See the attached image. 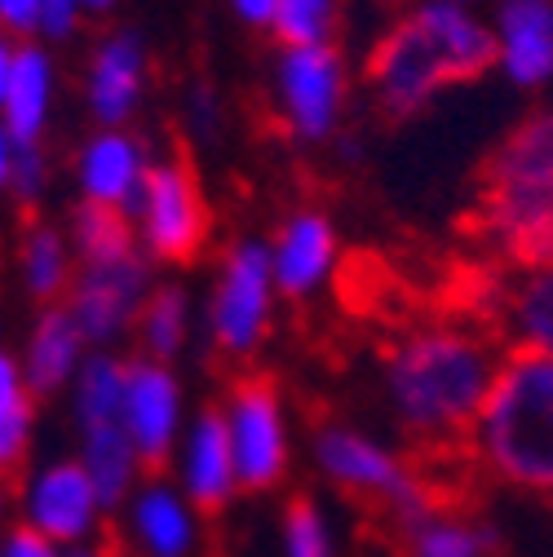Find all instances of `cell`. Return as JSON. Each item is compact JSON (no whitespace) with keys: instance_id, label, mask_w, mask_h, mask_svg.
I'll return each mask as SVG.
<instances>
[{"instance_id":"cell-10","label":"cell","mask_w":553,"mask_h":557,"mask_svg":"<svg viewBox=\"0 0 553 557\" xmlns=\"http://www.w3.org/2000/svg\"><path fill=\"white\" fill-rule=\"evenodd\" d=\"M147 301V261L143 252L81 261V274L72 278V319L85 332V341L107 345L115 341Z\"/></svg>"},{"instance_id":"cell-7","label":"cell","mask_w":553,"mask_h":557,"mask_svg":"<svg viewBox=\"0 0 553 557\" xmlns=\"http://www.w3.org/2000/svg\"><path fill=\"white\" fill-rule=\"evenodd\" d=\"M226 430L235 447V473L248 492H270L288 469L284 411L270 376H239L226 403Z\"/></svg>"},{"instance_id":"cell-41","label":"cell","mask_w":553,"mask_h":557,"mask_svg":"<svg viewBox=\"0 0 553 557\" xmlns=\"http://www.w3.org/2000/svg\"><path fill=\"white\" fill-rule=\"evenodd\" d=\"M452 5H474L478 10V0H452Z\"/></svg>"},{"instance_id":"cell-36","label":"cell","mask_w":553,"mask_h":557,"mask_svg":"<svg viewBox=\"0 0 553 557\" xmlns=\"http://www.w3.org/2000/svg\"><path fill=\"white\" fill-rule=\"evenodd\" d=\"M226 5H231V14H235L244 27H253V32H270L274 10H280V0H226Z\"/></svg>"},{"instance_id":"cell-30","label":"cell","mask_w":553,"mask_h":557,"mask_svg":"<svg viewBox=\"0 0 553 557\" xmlns=\"http://www.w3.org/2000/svg\"><path fill=\"white\" fill-rule=\"evenodd\" d=\"M284 548L288 557H336L332 544V527L319 513V505L310 496H293L284 509Z\"/></svg>"},{"instance_id":"cell-14","label":"cell","mask_w":553,"mask_h":557,"mask_svg":"<svg viewBox=\"0 0 553 557\" xmlns=\"http://www.w3.org/2000/svg\"><path fill=\"white\" fill-rule=\"evenodd\" d=\"M98 486L81 460H58L40 469L27 486V527L53 544H81L98 527Z\"/></svg>"},{"instance_id":"cell-3","label":"cell","mask_w":553,"mask_h":557,"mask_svg":"<svg viewBox=\"0 0 553 557\" xmlns=\"http://www.w3.org/2000/svg\"><path fill=\"white\" fill-rule=\"evenodd\" d=\"M469 451L478 469L531 496H553V355L509 345L482 398Z\"/></svg>"},{"instance_id":"cell-27","label":"cell","mask_w":553,"mask_h":557,"mask_svg":"<svg viewBox=\"0 0 553 557\" xmlns=\"http://www.w3.org/2000/svg\"><path fill=\"white\" fill-rule=\"evenodd\" d=\"M345 0H280L270 36L280 45H332Z\"/></svg>"},{"instance_id":"cell-19","label":"cell","mask_w":553,"mask_h":557,"mask_svg":"<svg viewBox=\"0 0 553 557\" xmlns=\"http://www.w3.org/2000/svg\"><path fill=\"white\" fill-rule=\"evenodd\" d=\"M492 332L523 350L553 355V265L518 270L492 297Z\"/></svg>"},{"instance_id":"cell-28","label":"cell","mask_w":553,"mask_h":557,"mask_svg":"<svg viewBox=\"0 0 553 557\" xmlns=\"http://www.w3.org/2000/svg\"><path fill=\"white\" fill-rule=\"evenodd\" d=\"M137 332H143L156 363L177 355L182 341H186V293L182 288H156L143 301V310H137Z\"/></svg>"},{"instance_id":"cell-35","label":"cell","mask_w":553,"mask_h":557,"mask_svg":"<svg viewBox=\"0 0 553 557\" xmlns=\"http://www.w3.org/2000/svg\"><path fill=\"white\" fill-rule=\"evenodd\" d=\"M186 128L191 133H218V94L209 85H195L186 94Z\"/></svg>"},{"instance_id":"cell-24","label":"cell","mask_w":553,"mask_h":557,"mask_svg":"<svg viewBox=\"0 0 553 557\" xmlns=\"http://www.w3.org/2000/svg\"><path fill=\"white\" fill-rule=\"evenodd\" d=\"M98 486V500L102 509L120 505L124 492L133 486L137 473V451L124 434V425H102V430H85V460H81Z\"/></svg>"},{"instance_id":"cell-23","label":"cell","mask_w":553,"mask_h":557,"mask_svg":"<svg viewBox=\"0 0 553 557\" xmlns=\"http://www.w3.org/2000/svg\"><path fill=\"white\" fill-rule=\"evenodd\" d=\"M19 265H23V284L36 301H58L72 288V257H66V239L49 222H32L19 239Z\"/></svg>"},{"instance_id":"cell-13","label":"cell","mask_w":553,"mask_h":557,"mask_svg":"<svg viewBox=\"0 0 553 557\" xmlns=\"http://www.w3.org/2000/svg\"><path fill=\"white\" fill-rule=\"evenodd\" d=\"M177 411H182V394L164 363H156V359L128 363V372H124V434L137 451V465L164 469V460L173 451V434H177Z\"/></svg>"},{"instance_id":"cell-1","label":"cell","mask_w":553,"mask_h":557,"mask_svg":"<svg viewBox=\"0 0 553 557\" xmlns=\"http://www.w3.org/2000/svg\"><path fill=\"white\" fill-rule=\"evenodd\" d=\"M501 355L492 327L447 319L411 327L390 345L385 394L417 451L469 447L474 416L496 381Z\"/></svg>"},{"instance_id":"cell-31","label":"cell","mask_w":553,"mask_h":557,"mask_svg":"<svg viewBox=\"0 0 553 557\" xmlns=\"http://www.w3.org/2000/svg\"><path fill=\"white\" fill-rule=\"evenodd\" d=\"M49 177V160L40 143H19L14 151V177H10V195H19L23 203H36Z\"/></svg>"},{"instance_id":"cell-15","label":"cell","mask_w":553,"mask_h":557,"mask_svg":"<svg viewBox=\"0 0 553 557\" xmlns=\"http://www.w3.org/2000/svg\"><path fill=\"white\" fill-rule=\"evenodd\" d=\"M147 169H151L147 147L128 128H98L76 156V182H81L85 203L120 208V213L133 208Z\"/></svg>"},{"instance_id":"cell-29","label":"cell","mask_w":553,"mask_h":557,"mask_svg":"<svg viewBox=\"0 0 553 557\" xmlns=\"http://www.w3.org/2000/svg\"><path fill=\"white\" fill-rule=\"evenodd\" d=\"M32 434V403H27V376L19 363L0 350V443L14 460H23Z\"/></svg>"},{"instance_id":"cell-40","label":"cell","mask_w":553,"mask_h":557,"mask_svg":"<svg viewBox=\"0 0 553 557\" xmlns=\"http://www.w3.org/2000/svg\"><path fill=\"white\" fill-rule=\"evenodd\" d=\"M10 465H14V456L5 451V443H0V482H5V473H10Z\"/></svg>"},{"instance_id":"cell-18","label":"cell","mask_w":553,"mask_h":557,"mask_svg":"<svg viewBox=\"0 0 553 557\" xmlns=\"http://www.w3.org/2000/svg\"><path fill=\"white\" fill-rule=\"evenodd\" d=\"M235 492H239V473H235L226 411L209 407L195 421L191 443H186V496L199 513H222Z\"/></svg>"},{"instance_id":"cell-38","label":"cell","mask_w":553,"mask_h":557,"mask_svg":"<svg viewBox=\"0 0 553 557\" xmlns=\"http://www.w3.org/2000/svg\"><path fill=\"white\" fill-rule=\"evenodd\" d=\"M14 151H19V143L5 133V124H0V190H10V177H14Z\"/></svg>"},{"instance_id":"cell-33","label":"cell","mask_w":553,"mask_h":557,"mask_svg":"<svg viewBox=\"0 0 553 557\" xmlns=\"http://www.w3.org/2000/svg\"><path fill=\"white\" fill-rule=\"evenodd\" d=\"M0 32L14 40H40V0H0Z\"/></svg>"},{"instance_id":"cell-4","label":"cell","mask_w":553,"mask_h":557,"mask_svg":"<svg viewBox=\"0 0 553 557\" xmlns=\"http://www.w3.org/2000/svg\"><path fill=\"white\" fill-rule=\"evenodd\" d=\"M315 460L328 473V482H336L345 496L364 500L377 518H385L394 535L434 509L417 465H407L403 456H394L390 447L351 425L328 421L323 430H315Z\"/></svg>"},{"instance_id":"cell-8","label":"cell","mask_w":553,"mask_h":557,"mask_svg":"<svg viewBox=\"0 0 553 557\" xmlns=\"http://www.w3.org/2000/svg\"><path fill=\"white\" fill-rule=\"evenodd\" d=\"M270 288H274V270H270V248L257 239H244L231 248L218 293H213V341L218 350L231 359H248L257 350V341L270 319Z\"/></svg>"},{"instance_id":"cell-37","label":"cell","mask_w":553,"mask_h":557,"mask_svg":"<svg viewBox=\"0 0 553 557\" xmlns=\"http://www.w3.org/2000/svg\"><path fill=\"white\" fill-rule=\"evenodd\" d=\"M14 53H19V40L0 32V102H5V89H10V72H14Z\"/></svg>"},{"instance_id":"cell-26","label":"cell","mask_w":553,"mask_h":557,"mask_svg":"<svg viewBox=\"0 0 553 557\" xmlns=\"http://www.w3.org/2000/svg\"><path fill=\"white\" fill-rule=\"evenodd\" d=\"M72 239L81 261H102V257H124L137 248L133 239V218L120 208H102V203H81L72 218Z\"/></svg>"},{"instance_id":"cell-5","label":"cell","mask_w":553,"mask_h":557,"mask_svg":"<svg viewBox=\"0 0 553 557\" xmlns=\"http://www.w3.org/2000/svg\"><path fill=\"white\" fill-rule=\"evenodd\" d=\"M351 72L336 45H280L270 66V102L297 143H328L345 115Z\"/></svg>"},{"instance_id":"cell-22","label":"cell","mask_w":553,"mask_h":557,"mask_svg":"<svg viewBox=\"0 0 553 557\" xmlns=\"http://www.w3.org/2000/svg\"><path fill=\"white\" fill-rule=\"evenodd\" d=\"M133 535L151 557H186L191 540H195V522L182 496L164 492V486H147L143 496L133 500Z\"/></svg>"},{"instance_id":"cell-2","label":"cell","mask_w":553,"mask_h":557,"mask_svg":"<svg viewBox=\"0 0 553 557\" xmlns=\"http://www.w3.org/2000/svg\"><path fill=\"white\" fill-rule=\"evenodd\" d=\"M496 66L492 23L474 5L417 0L368 49L364 81L390 120L421 115L443 89L469 85Z\"/></svg>"},{"instance_id":"cell-16","label":"cell","mask_w":553,"mask_h":557,"mask_svg":"<svg viewBox=\"0 0 553 557\" xmlns=\"http://www.w3.org/2000/svg\"><path fill=\"white\" fill-rule=\"evenodd\" d=\"M336 265V231L319 208H302L280 226V239L270 248L274 288L288 297H310Z\"/></svg>"},{"instance_id":"cell-11","label":"cell","mask_w":553,"mask_h":557,"mask_svg":"<svg viewBox=\"0 0 553 557\" xmlns=\"http://www.w3.org/2000/svg\"><path fill=\"white\" fill-rule=\"evenodd\" d=\"M151 76V53L143 36L133 32H107L98 36L89 66H85V107L98 128H128L147 98Z\"/></svg>"},{"instance_id":"cell-20","label":"cell","mask_w":553,"mask_h":557,"mask_svg":"<svg viewBox=\"0 0 553 557\" xmlns=\"http://www.w3.org/2000/svg\"><path fill=\"white\" fill-rule=\"evenodd\" d=\"M403 557H496L501 540L492 527L460 509H430L394 535Z\"/></svg>"},{"instance_id":"cell-17","label":"cell","mask_w":553,"mask_h":557,"mask_svg":"<svg viewBox=\"0 0 553 557\" xmlns=\"http://www.w3.org/2000/svg\"><path fill=\"white\" fill-rule=\"evenodd\" d=\"M53 98H58L53 53L40 40H19L10 89H5V102H0V124H5L14 143H40L53 115Z\"/></svg>"},{"instance_id":"cell-32","label":"cell","mask_w":553,"mask_h":557,"mask_svg":"<svg viewBox=\"0 0 553 557\" xmlns=\"http://www.w3.org/2000/svg\"><path fill=\"white\" fill-rule=\"evenodd\" d=\"M81 23V0H40V40H66Z\"/></svg>"},{"instance_id":"cell-34","label":"cell","mask_w":553,"mask_h":557,"mask_svg":"<svg viewBox=\"0 0 553 557\" xmlns=\"http://www.w3.org/2000/svg\"><path fill=\"white\" fill-rule=\"evenodd\" d=\"M0 557H62L58 548H53V540L49 535H40L36 527H14L10 535H5V544H0Z\"/></svg>"},{"instance_id":"cell-39","label":"cell","mask_w":553,"mask_h":557,"mask_svg":"<svg viewBox=\"0 0 553 557\" xmlns=\"http://www.w3.org/2000/svg\"><path fill=\"white\" fill-rule=\"evenodd\" d=\"M120 5V0H81V10H85V18H107L111 10Z\"/></svg>"},{"instance_id":"cell-25","label":"cell","mask_w":553,"mask_h":557,"mask_svg":"<svg viewBox=\"0 0 553 557\" xmlns=\"http://www.w3.org/2000/svg\"><path fill=\"white\" fill-rule=\"evenodd\" d=\"M124 372H128V363H120L111 355H94L81 363V376H76L81 430L124 425Z\"/></svg>"},{"instance_id":"cell-9","label":"cell","mask_w":553,"mask_h":557,"mask_svg":"<svg viewBox=\"0 0 553 557\" xmlns=\"http://www.w3.org/2000/svg\"><path fill=\"white\" fill-rule=\"evenodd\" d=\"M553 195V107L523 115L478 173L474 208L531 203Z\"/></svg>"},{"instance_id":"cell-21","label":"cell","mask_w":553,"mask_h":557,"mask_svg":"<svg viewBox=\"0 0 553 557\" xmlns=\"http://www.w3.org/2000/svg\"><path fill=\"white\" fill-rule=\"evenodd\" d=\"M81 350H85V332L76 327L72 310L66 306H49L36 327H32V345H27V385L36 394H53L66 376L81 368Z\"/></svg>"},{"instance_id":"cell-12","label":"cell","mask_w":553,"mask_h":557,"mask_svg":"<svg viewBox=\"0 0 553 557\" xmlns=\"http://www.w3.org/2000/svg\"><path fill=\"white\" fill-rule=\"evenodd\" d=\"M496 72L514 89L553 85V0H496L492 10Z\"/></svg>"},{"instance_id":"cell-6","label":"cell","mask_w":553,"mask_h":557,"mask_svg":"<svg viewBox=\"0 0 553 557\" xmlns=\"http://www.w3.org/2000/svg\"><path fill=\"white\" fill-rule=\"evenodd\" d=\"M128 218L143 231V244L151 248V257L169 265H191L204 252V244H209V203H204V186L191 160L177 151L164 160H151Z\"/></svg>"}]
</instances>
